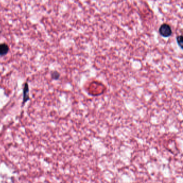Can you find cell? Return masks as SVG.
Returning <instances> with one entry per match:
<instances>
[{"label":"cell","mask_w":183,"mask_h":183,"mask_svg":"<svg viewBox=\"0 0 183 183\" xmlns=\"http://www.w3.org/2000/svg\"><path fill=\"white\" fill-rule=\"evenodd\" d=\"M176 41L180 48L181 49H183V38L182 35L178 36L176 38Z\"/></svg>","instance_id":"277c9868"},{"label":"cell","mask_w":183,"mask_h":183,"mask_svg":"<svg viewBox=\"0 0 183 183\" xmlns=\"http://www.w3.org/2000/svg\"><path fill=\"white\" fill-rule=\"evenodd\" d=\"M30 99L29 96V86L28 83H25V84L24 88L23 89V104Z\"/></svg>","instance_id":"7a4b0ae2"},{"label":"cell","mask_w":183,"mask_h":183,"mask_svg":"<svg viewBox=\"0 0 183 183\" xmlns=\"http://www.w3.org/2000/svg\"><path fill=\"white\" fill-rule=\"evenodd\" d=\"M60 74L57 71H53L52 73V78L54 80H58L60 77Z\"/></svg>","instance_id":"5b68a950"},{"label":"cell","mask_w":183,"mask_h":183,"mask_svg":"<svg viewBox=\"0 0 183 183\" xmlns=\"http://www.w3.org/2000/svg\"><path fill=\"white\" fill-rule=\"evenodd\" d=\"M9 47L6 44H0V56H3L9 52Z\"/></svg>","instance_id":"3957f363"},{"label":"cell","mask_w":183,"mask_h":183,"mask_svg":"<svg viewBox=\"0 0 183 183\" xmlns=\"http://www.w3.org/2000/svg\"><path fill=\"white\" fill-rule=\"evenodd\" d=\"M159 33L163 37L168 38L172 34V29L170 25L165 23L160 26L159 29Z\"/></svg>","instance_id":"6da1fadb"}]
</instances>
